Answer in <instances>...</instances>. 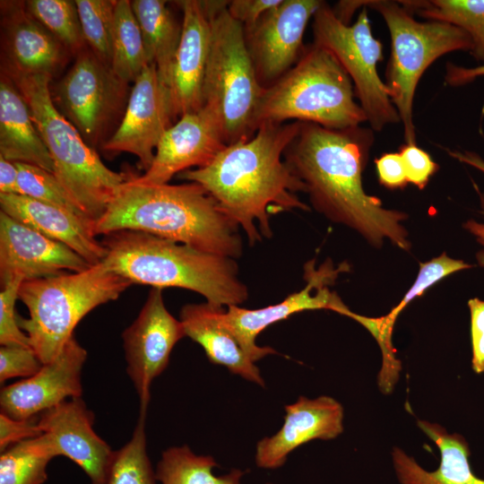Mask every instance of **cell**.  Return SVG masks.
Here are the masks:
<instances>
[{"label": "cell", "mask_w": 484, "mask_h": 484, "mask_svg": "<svg viewBox=\"0 0 484 484\" xmlns=\"http://www.w3.org/2000/svg\"><path fill=\"white\" fill-rule=\"evenodd\" d=\"M374 140L370 127L333 130L301 122L283 159L305 185L318 212L354 229L376 248L387 238L408 251L409 233L402 224L408 214L384 208L382 201L367 194L362 186V173Z\"/></svg>", "instance_id": "cell-1"}, {"label": "cell", "mask_w": 484, "mask_h": 484, "mask_svg": "<svg viewBox=\"0 0 484 484\" xmlns=\"http://www.w3.org/2000/svg\"><path fill=\"white\" fill-rule=\"evenodd\" d=\"M300 125L264 123L252 138L227 145L209 164L178 177L202 186L254 246L272 237V215L310 210L298 195L305 185L283 159Z\"/></svg>", "instance_id": "cell-2"}, {"label": "cell", "mask_w": 484, "mask_h": 484, "mask_svg": "<svg viewBox=\"0 0 484 484\" xmlns=\"http://www.w3.org/2000/svg\"><path fill=\"white\" fill-rule=\"evenodd\" d=\"M131 173L95 223L96 236L135 230L221 256L242 255L239 227L202 186L143 185Z\"/></svg>", "instance_id": "cell-3"}, {"label": "cell", "mask_w": 484, "mask_h": 484, "mask_svg": "<svg viewBox=\"0 0 484 484\" xmlns=\"http://www.w3.org/2000/svg\"><path fill=\"white\" fill-rule=\"evenodd\" d=\"M101 243L107 251L102 263L133 284L189 290L220 307L248 298L233 258L135 230L108 233Z\"/></svg>", "instance_id": "cell-4"}, {"label": "cell", "mask_w": 484, "mask_h": 484, "mask_svg": "<svg viewBox=\"0 0 484 484\" xmlns=\"http://www.w3.org/2000/svg\"><path fill=\"white\" fill-rule=\"evenodd\" d=\"M7 75L28 104L52 159L53 174L94 226L131 173L108 169L95 149L59 112L51 97L52 77L43 74Z\"/></svg>", "instance_id": "cell-5"}, {"label": "cell", "mask_w": 484, "mask_h": 484, "mask_svg": "<svg viewBox=\"0 0 484 484\" xmlns=\"http://www.w3.org/2000/svg\"><path fill=\"white\" fill-rule=\"evenodd\" d=\"M354 86L337 58L326 48H305L298 61L279 80L264 89L253 129L264 123L308 122L341 130L367 121L354 99Z\"/></svg>", "instance_id": "cell-6"}, {"label": "cell", "mask_w": 484, "mask_h": 484, "mask_svg": "<svg viewBox=\"0 0 484 484\" xmlns=\"http://www.w3.org/2000/svg\"><path fill=\"white\" fill-rule=\"evenodd\" d=\"M132 284L102 262L82 272L24 281L19 299L29 318L19 317V324L41 363H49L62 351L88 313L117 299Z\"/></svg>", "instance_id": "cell-7"}, {"label": "cell", "mask_w": 484, "mask_h": 484, "mask_svg": "<svg viewBox=\"0 0 484 484\" xmlns=\"http://www.w3.org/2000/svg\"><path fill=\"white\" fill-rule=\"evenodd\" d=\"M229 1H203L211 42L203 85V105L219 116L227 145L255 135L254 116L264 91L248 51L244 26L231 17Z\"/></svg>", "instance_id": "cell-8"}, {"label": "cell", "mask_w": 484, "mask_h": 484, "mask_svg": "<svg viewBox=\"0 0 484 484\" xmlns=\"http://www.w3.org/2000/svg\"><path fill=\"white\" fill-rule=\"evenodd\" d=\"M381 14L391 36V56L385 82L404 129L406 143H416L413 100L419 81L438 57L453 51H471L470 36L441 22H419L399 1H360Z\"/></svg>", "instance_id": "cell-9"}, {"label": "cell", "mask_w": 484, "mask_h": 484, "mask_svg": "<svg viewBox=\"0 0 484 484\" xmlns=\"http://www.w3.org/2000/svg\"><path fill=\"white\" fill-rule=\"evenodd\" d=\"M313 35L314 44L329 50L349 74L374 132L401 122L387 87L377 73V64L384 58L383 45L373 36L365 6L357 21L349 25L341 22L323 1L313 16Z\"/></svg>", "instance_id": "cell-10"}, {"label": "cell", "mask_w": 484, "mask_h": 484, "mask_svg": "<svg viewBox=\"0 0 484 484\" xmlns=\"http://www.w3.org/2000/svg\"><path fill=\"white\" fill-rule=\"evenodd\" d=\"M50 92L59 112L95 149L102 148L111 137V127L121 122L131 91L110 66L86 48Z\"/></svg>", "instance_id": "cell-11"}, {"label": "cell", "mask_w": 484, "mask_h": 484, "mask_svg": "<svg viewBox=\"0 0 484 484\" xmlns=\"http://www.w3.org/2000/svg\"><path fill=\"white\" fill-rule=\"evenodd\" d=\"M347 268L345 264L334 268L331 261H326L316 269L315 260H311L305 264L304 279L307 285L302 290L290 294L275 305L262 308L228 307L222 313V322L253 361L276 354L274 349L256 344L257 336L268 326L307 310L328 309L342 315L348 308L341 298L329 289L338 274Z\"/></svg>", "instance_id": "cell-12"}, {"label": "cell", "mask_w": 484, "mask_h": 484, "mask_svg": "<svg viewBox=\"0 0 484 484\" xmlns=\"http://www.w3.org/2000/svg\"><path fill=\"white\" fill-rule=\"evenodd\" d=\"M186 336L167 309L161 289L152 288L135 320L123 332L126 371L147 413L151 382L168 367L174 346Z\"/></svg>", "instance_id": "cell-13"}, {"label": "cell", "mask_w": 484, "mask_h": 484, "mask_svg": "<svg viewBox=\"0 0 484 484\" xmlns=\"http://www.w3.org/2000/svg\"><path fill=\"white\" fill-rule=\"evenodd\" d=\"M175 118L170 89L160 79L156 65L149 64L134 82L124 117L102 150L134 154L145 172Z\"/></svg>", "instance_id": "cell-14"}, {"label": "cell", "mask_w": 484, "mask_h": 484, "mask_svg": "<svg viewBox=\"0 0 484 484\" xmlns=\"http://www.w3.org/2000/svg\"><path fill=\"white\" fill-rule=\"evenodd\" d=\"M319 0H282L255 24L244 27L257 79L267 88L300 58L306 27L322 4Z\"/></svg>", "instance_id": "cell-15"}, {"label": "cell", "mask_w": 484, "mask_h": 484, "mask_svg": "<svg viewBox=\"0 0 484 484\" xmlns=\"http://www.w3.org/2000/svg\"><path fill=\"white\" fill-rule=\"evenodd\" d=\"M227 146L216 111L208 105L182 115L163 134L151 167L134 180L164 185L176 175L209 164Z\"/></svg>", "instance_id": "cell-16"}, {"label": "cell", "mask_w": 484, "mask_h": 484, "mask_svg": "<svg viewBox=\"0 0 484 484\" xmlns=\"http://www.w3.org/2000/svg\"><path fill=\"white\" fill-rule=\"evenodd\" d=\"M86 359V350L73 336L62 351L36 374L1 389V412L15 419H26L67 398L81 397V375Z\"/></svg>", "instance_id": "cell-17"}, {"label": "cell", "mask_w": 484, "mask_h": 484, "mask_svg": "<svg viewBox=\"0 0 484 484\" xmlns=\"http://www.w3.org/2000/svg\"><path fill=\"white\" fill-rule=\"evenodd\" d=\"M90 264L66 245L0 212V281L82 272Z\"/></svg>", "instance_id": "cell-18"}, {"label": "cell", "mask_w": 484, "mask_h": 484, "mask_svg": "<svg viewBox=\"0 0 484 484\" xmlns=\"http://www.w3.org/2000/svg\"><path fill=\"white\" fill-rule=\"evenodd\" d=\"M93 413L78 398L65 400L39 415V427L56 456L64 455L92 484H106L115 451L93 430Z\"/></svg>", "instance_id": "cell-19"}, {"label": "cell", "mask_w": 484, "mask_h": 484, "mask_svg": "<svg viewBox=\"0 0 484 484\" xmlns=\"http://www.w3.org/2000/svg\"><path fill=\"white\" fill-rule=\"evenodd\" d=\"M2 72L52 77L65 64V48L27 11L25 2H1Z\"/></svg>", "instance_id": "cell-20"}, {"label": "cell", "mask_w": 484, "mask_h": 484, "mask_svg": "<svg viewBox=\"0 0 484 484\" xmlns=\"http://www.w3.org/2000/svg\"><path fill=\"white\" fill-rule=\"evenodd\" d=\"M282 427L272 436L262 438L255 448V463L263 469L282 466L288 455L314 440H329L343 431V408L329 396L308 399L300 396L285 406Z\"/></svg>", "instance_id": "cell-21"}, {"label": "cell", "mask_w": 484, "mask_h": 484, "mask_svg": "<svg viewBox=\"0 0 484 484\" xmlns=\"http://www.w3.org/2000/svg\"><path fill=\"white\" fill-rule=\"evenodd\" d=\"M183 12L170 92L175 117L203 106V85L210 50L211 22L203 1L177 2Z\"/></svg>", "instance_id": "cell-22"}, {"label": "cell", "mask_w": 484, "mask_h": 484, "mask_svg": "<svg viewBox=\"0 0 484 484\" xmlns=\"http://www.w3.org/2000/svg\"><path fill=\"white\" fill-rule=\"evenodd\" d=\"M0 207L8 216L66 245L91 265L102 262L107 255L93 225L65 209L22 194H3Z\"/></svg>", "instance_id": "cell-23"}, {"label": "cell", "mask_w": 484, "mask_h": 484, "mask_svg": "<svg viewBox=\"0 0 484 484\" xmlns=\"http://www.w3.org/2000/svg\"><path fill=\"white\" fill-rule=\"evenodd\" d=\"M224 309L208 302L183 306L179 320L186 336L203 349L211 363L223 366L232 374L264 387V381L255 362L224 325Z\"/></svg>", "instance_id": "cell-24"}, {"label": "cell", "mask_w": 484, "mask_h": 484, "mask_svg": "<svg viewBox=\"0 0 484 484\" xmlns=\"http://www.w3.org/2000/svg\"><path fill=\"white\" fill-rule=\"evenodd\" d=\"M474 265L449 257L445 253L426 263L419 264L417 278L400 303L389 314L380 317H367L358 315L350 309L345 316L350 317L363 325L376 340L383 355V366L378 376L380 389L389 393L399 377L401 361L394 354L392 334L395 320L401 312L417 297L446 276Z\"/></svg>", "instance_id": "cell-25"}, {"label": "cell", "mask_w": 484, "mask_h": 484, "mask_svg": "<svg viewBox=\"0 0 484 484\" xmlns=\"http://www.w3.org/2000/svg\"><path fill=\"white\" fill-rule=\"evenodd\" d=\"M0 156L54 172L52 159L27 102L14 82L3 72L0 78Z\"/></svg>", "instance_id": "cell-26"}, {"label": "cell", "mask_w": 484, "mask_h": 484, "mask_svg": "<svg viewBox=\"0 0 484 484\" xmlns=\"http://www.w3.org/2000/svg\"><path fill=\"white\" fill-rule=\"evenodd\" d=\"M418 425L439 448L440 463L436 471H428L394 447L393 467L401 484H484L471 469L469 445L461 435L448 434L440 425L424 420Z\"/></svg>", "instance_id": "cell-27"}, {"label": "cell", "mask_w": 484, "mask_h": 484, "mask_svg": "<svg viewBox=\"0 0 484 484\" xmlns=\"http://www.w3.org/2000/svg\"><path fill=\"white\" fill-rule=\"evenodd\" d=\"M132 8L138 21L150 64L157 67L161 82L169 88L180 42L182 24L161 0H134Z\"/></svg>", "instance_id": "cell-28"}, {"label": "cell", "mask_w": 484, "mask_h": 484, "mask_svg": "<svg viewBox=\"0 0 484 484\" xmlns=\"http://www.w3.org/2000/svg\"><path fill=\"white\" fill-rule=\"evenodd\" d=\"M412 15L456 26L472 42L471 56L484 64V0H402Z\"/></svg>", "instance_id": "cell-29"}, {"label": "cell", "mask_w": 484, "mask_h": 484, "mask_svg": "<svg viewBox=\"0 0 484 484\" xmlns=\"http://www.w3.org/2000/svg\"><path fill=\"white\" fill-rule=\"evenodd\" d=\"M150 63L142 31L129 0L116 2L111 68L124 82H134Z\"/></svg>", "instance_id": "cell-30"}, {"label": "cell", "mask_w": 484, "mask_h": 484, "mask_svg": "<svg viewBox=\"0 0 484 484\" xmlns=\"http://www.w3.org/2000/svg\"><path fill=\"white\" fill-rule=\"evenodd\" d=\"M217 466L212 456L197 455L187 445L173 446L162 453L155 474L161 484H240L245 471L234 469L215 476Z\"/></svg>", "instance_id": "cell-31"}, {"label": "cell", "mask_w": 484, "mask_h": 484, "mask_svg": "<svg viewBox=\"0 0 484 484\" xmlns=\"http://www.w3.org/2000/svg\"><path fill=\"white\" fill-rule=\"evenodd\" d=\"M56 457L42 435L11 445L1 453L0 484H42L47 467Z\"/></svg>", "instance_id": "cell-32"}, {"label": "cell", "mask_w": 484, "mask_h": 484, "mask_svg": "<svg viewBox=\"0 0 484 484\" xmlns=\"http://www.w3.org/2000/svg\"><path fill=\"white\" fill-rule=\"evenodd\" d=\"M25 7L68 53L76 56L88 48L75 1L29 0Z\"/></svg>", "instance_id": "cell-33"}, {"label": "cell", "mask_w": 484, "mask_h": 484, "mask_svg": "<svg viewBox=\"0 0 484 484\" xmlns=\"http://www.w3.org/2000/svg\"><path fill=\"white\" fill-rule=\"evenodd\" d=\"M145 419L146 413L140 412L132 438L115 451L106 484H155L146 449Z\"/></svg>", "instance_id": "cell-34"}, {"label": "cell", "mask_w": 484, "mask_h": 484, "mask_svg": "<svg viewBox=\"0 0 484 484\" xmlns=\"http://www.w3.org/2000/svg\"><path fill=\"white\" fill-rule=\"evenodd\" d=\"M116 2L113 0H75L88 48L102 63L110 67Z\"/></svg>", "instance_id": "cell-35"}, {"label": "cell", "mask_w": 484, "mask_h": 484, "mask_svg": "<svg viewBox=\"0 0 484 484\" xmlns=\"http://www.w3.org/2000/svg\"><path fill=\"white\" fill-rule=\"evenodd\" d=\"M15 164L19 172L20 194L65 209L91 222L53 173L31 164Z\"/></svg>", "instance_id": "cell-36"}, {"label": "cell", "mask_w": 484, "mask_h": 484, "mask_svg": "<svg viewBox=\"0 0 484 484\" xmlns=\"http://www.w3.org/2000/svg\"><path fill=\"white\" fill-rule=\"evenodd\" d=\"M23 281L12 280L1 285L0 292V344L30 346L27 334L21 329L19 316L15 313V302Z\"/></svg>", "instance_id": "cell-37"}, {"label": "cell", "mask_w": 484, "mask_h": 484, "mask_svg": "<svg viewBox=\"0 0 484 484\" xmlns=\"http://www.w3.org/2000/svg\"><path fill=\"white\" fill-rule=\"evenodd\" d=\"M42 363L30 346L4 345L0 348V382L13 377H30Z\"/></svg>", "instance_id": "cell-38"}, {"label": "cell", "mask_w": 484, "mask_h": 484, "mask_svg": "<svg viewBox=\"0 0 484 484\" xmlns=\"http://www.w3.org/2000/svg\"><path fill=\"white\" fill-rule=\"evenodd\" d=\"M408 183L422 190L430 177L438 170V165L430 155L416 143H405L400 147Z\"/></svg>", "instance_id": "cell-39"}, {"label": "cell", "mask_w": 484, "mask_h": 484, "mask_svg": "<svg viewBox=\"0 0 484 484\" xmlns=\"http://www.w3.org/2000/svg\"><path fill=\"white\" fill-rule=\"evenodd\" d=\"M39 416L26 419H15L0 413V451L6 450L19 442L41 435L38 423Z\"/></svg>", "instance_id": "cell-40"}, {"label": "cell", "mask_w": 484, "mask_h": 484, "mask_svg": "<svg viewBox=\"0 0 484 484\" xmlns=\"http://www.w3.org/2000/svg\"><path fill=\"white\" fill-rule=\"evenodd\" d=\"M471 315V365L477 374L484 373V300L478 298L468 301Z\"/></svg>", "instance_id": "cell-41"}, {"label": "cell", "mask_w": 484, "mask_h": 484, "mask_svg": "<svg viewBox=\"0 0 484 484\" xmlns=\"http://www.w3.org/2000/svg\"><path fill=\"white\" fill-rule=\"evenodd\" d=\"M379 183L389 188H404L408 185L402 159L399 152H386L375 160Z\"/></svg>", "instance_id": "cell-42"}, {"label": "cell", "mask_w": 484, "mask_h": 484, "mask_svg": "<svg viewBox=\"0 0 484 484\" xmlns=\"http://www.w3.org/2000/svg\"><path fill=\"white\" fill-rule=\"evenodd\" d=\"M282 0H232L228 11L232 18L245 28L255 24L265 13L279 5Z\"/></svg>", "instance_id": "cell-43"}, {"label": "cell", "mask_w": 484, "mask_h": 484, "mask_svg": "<svg viewBox=\"0 0 484 484\" xmlns=\"http://www.w3.org/2000/svg\"><path fill=\"white\" fill-rule=\"evenodd\" d=\"M482 76H484V64L476 67H464L453 63L446 64L445 81L450 86L465 85Z\"/></svg>", "instance_id": "cell-44"}, {"label": "cell", "mask_w": 484, "mask_h": 484, "mask_svg": "<svg viewBox=\"0 0 484 484\" xmlns=\"http://www.w3.org/2000/svg\"><path fill=\"white\" fill-rule=\"evenodd\" d=\"M0 194H20L16 164L2 156H0Z\"/></svg>", "instance_id": "cell-45"}, {"label": "cell", "mask_w": 484, "mask_h": 484, "mask_svg": "<svg viewBox=\"0 0 484 484\" xmlns=\"http://www.w3.org/2000/svg\"><path fill=\"white\" fill-rule=\"evenodd\" d=\"M446 151L451 157L456 159L460 162L471 166L484 173V160L478 153L471 151H450L448 149H446ZM478 194L480 197V206L482 212H484V192L478 191Z\"/></svg>", "instance_id": "cell-46"}, {"label": "cell", "mask_w": 484, "mask_h": 484, "mask_svg": "<svg viewBox=\"0 0 484 484\" xmlns=\"http://www.w3.org/2000/svg\"><path fill=\"white\" fill-rule=\"evenodd\" d=\"M463 228L475 237L476 241L484 247V223L475 220H469L463 224ZM478 264L484 268V248L476 254Z\"/></svg>", "instance_id": "cell-47"}, {"label": "cell", "mask_w": 484, "mask_h": 484, "mask_svg": "<svg viewBox=\"0 0 484 484\" xmlns=\"http://www.w3.org/2000/svg\"><path fill=\"white\" fill-rule=\"evenodd\" d=\"M266 484H272V483H266Z\"/></svg>", "instance_id": "cell-48"}]
</instances>
